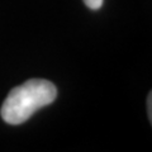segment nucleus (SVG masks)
Instances as JSON below:
<instances>
[{"mask_svg":"<svg viewBox=\"0 0 152 152\" xmlns=\"http://www.w3.org/2000/svg\"><path fill=\"white\" fill-rule=\"evenodd\" d=\"M56 96L57 89L48 80H28L9 93L1 107V118L9 124H20L38 109L55 102Z\"/></svg>","mask_w":152,"mask_h":152,"instance_id":"f257e3e1","label":"nucleus"},{"mask_svg":"<svg viewBox=\"0 0 152 152\" xmlns=\"http://www.w3.org/2000/svg\"><path fill=\"white\" fill-rule=\"evenodd\" d=\"M103 1L104 0H84L85 5H86L88 8H90V9H93V10H96V9L102 8Z\"/></svg>","mask_w":152,"mask_h":152,"instance_id":"f03ea898","label":"nucleus"},{"mask_svg":"<svg viewBox=\"0 0 152 152\" xmlns=\"http://www.w3.org/2000/svg\"><path fill=\"white\" fill-rule=\"evenodd\" d=\"M148 114H150V119H151V95L148 96Z\"/></svg>","mask_w":152,"mask_h":152,"instance_id":"7ed1b4c3","label":"nucleus"}]
</instances>
